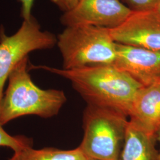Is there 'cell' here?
<instances>
[{
  "instance_id": "cell-19",
  "label": "cell",
  "mask_w": 160,
  "mask_h": 160,
  "mask_svg": "<svg viewBox=\"0 0 160 160\" xmlns=\"http://www.w3.org/2000/svg\"><path fill=\"white\" fill-rule=\"evenodd\" d=\"M88 160H94V159H92V158H90Z\"/></svg>"
},
{
  "instance_id": "cell-14",
  "label": "cell",
  "mask_w": 160,
  "mask_h": 160,
  "mask_svg": "<svg viewBox=\"0 0 160 160\" xmlns=\"http://www.w3.org/2000/svg\"><path fill=\"white\" fill-rule=\"evenodd\" d=\"M52 2L64 12L73 9L80 0H51Z\"/></svg>"
},
{
  "instance_id": "cell-3",
  "label": "cell",
  "mask_w": 160,
  "mask_h": 160,
  "mask_svg": "<svg viewBox=\"0 0 160 160\" xmlns=\"http://www.w3.org/2000/svg\"><path fill=\"white\" fill-rule=\"evenodd\" d=\"M58 46L65 69L113 65L117 43L109 29L91 26L66 27L58 35Z\"/></svg>"
},
{
  "instance_id": "cell-12",
  "label": "cell",
  "mask_w": 160,
  "mask_h": 160,
  "mask_svg": "<svg viewBox=\"0 0 160 160\" xmlns=\"http://www.w3.org/2000/svg\"><path fill=\"white\" fill-rule=\"evenodd\" d=\"M0 124V147L10 148L13 152L32 147L33 139L23 135L13 136L7 133Z\"/></svg>"
},
{
  "instance_id": "cell-15",
  "label": "cell",
  "mask_w": 160,
  "mask_h": 160,
  "mask_svg": "<svg viewBox=\"0 0 160 160\" xmlns=\"http://www.w3.org/2000/svg\"><path fill=\"white\" fill-rule=\"evenodd\" d=\"M22 4L21 16L23 20H28L32 17V9L33 6L34 0H18Z\"/></svg>"
},
{
  "instance_id": "cell-1",
  "label": "cell",
  "mask_w": 160,
  "mask_h": 160,
  "mask_svg": "<svg viewBox=\"0 0 160 160\" xmlns=\"http://www.w3.org/2000/svg\"><path fill=\"white\" fill-rule=\"evenodd\" d=\"M42 69L69 80L88 104L115 109L129 118L134 97L141 86L113 65L65 69L48 66H29Z\"/></svg>"
},
{
  "instance_id": "cell-8",
  "label": "cell",
  "mask_w": 160,
  "mask_h": 160,
  "mask_svg": "<svg viewBox=\"0 0 160 160\" xmlns=\"http://www.w3.org/2000/svg\"><path fill=\"white\" fill-rule=\"evenodd\" d=\"M113 65L141 86H148L160 78V52L117 43Z\"/></svg>"
},
{
  "instance_id": "cell-4",
  "label": "cell",
  "mask_w": 160,
  "mask_h": 160,
  "mask_svg": "<svg viewBox=\"0 0 160 160\" xmlns=\"http://www.w3.org/2000/svg\"><path fill=\"white\" fill-rule=\"evenodd\" d=\"M117 110L87 104L83 114L84 136L80 147L97 160H118L129 120Z\"/></svg>"
},
{
  "instance_id": "cell-6",
  "label": "cell",
  "mask_w": 160,
  "mask_h": 160,
  "mask_svg": "<svg viewBox=\"0 0 160 160\" xmlns=\"http://www.w3.org/2000/svg\"><path fill=\"white\" fill-rule=\"evenodd\" d=\"M133 11L120 0H80L61 18L66 27L91 26L113 29L124 23Z\"/></svg>"
},
{
  "instance_id": "cell-18",
  "label": "cell",
  "mask_w": 160,
  "mask_h": 160,
  "mask_svg": "<svg viewBox=\"0 0 160 160\" xmlns=\"http://www.w3.org/2000/svg\"><path fill=\"white\" fill-rule=\"evenodd\" d=\"M155 82H158V84H160V78H158V80H157Z\"/></svg>"
},
{
  "instance_id": "cell-16",
  "label": "cell",
  "mask_w": 160,
  "mask_h": 160,
  "mask_svg": "<svg viewBox=\"0 0 160 160\" xmlns=\"http://www.w3.org/2000/svg\"><path fill=\"white\" fill-rule=\"evenodd\" d=\"M154 14L155 17L157 18V19L160 21V1L158 5L155 7L154 11H152Z\"/></svg>"
},
{
  "instance_id": "cell-11",
  "label": "cell",
  "mask_w": 160,
  "mask_h": 160,
  "mask_svg": "<svg viewBox=\"0 0 160 160\" xmlns=\"http://www.w3.org/2000/svg\"><path fill=\"white\" fill-rule=\"evenodd\" d=\"M79 147L63 150L46 147L36 149L32 147L14 152L8 160H88Z\"/></svg>"
},
{
  "instance_id": "cell-5",
  "label": "cell",
  "mask_w": 160,
  "mask_h": 160,
  "mask_svg": "<svg viewBox=\"0 0 160 160\" xmlns=\"http://www.w3.org/2000/svg\"><path fill=\"white\" fill-rule=\"evenodd\" d=\"M57 43L55 36L42 31L33 16L23 23L16 33L6 35L0 29V101L4 87L12 71L30 52L52 48Z\"/></svg>"
},
{
  "instance_id": "cell-2",
  "label": "cell",
  "mask_w": 160,
  "mask_h": 160,
  "mask_svg": "<svg viewBox=\"0 0 160 160\" xmlns=\"http://www.w3.org/2000/svg\"><path fill=\"white\" fill-rule=\"evenodd\" d=\"M29 58H25L12 71L8 86L0 101V124L17 118L35 115L49 118L58 114L67 97L62 90H43L29 74Z\"/></svg>"
},
{
  "instance_id": "cell-17",
  "label": "cell",
  "mask_w": 160,
  "mask_h": 160,
  "mask_svg": "<svg viewBox=\"0 0 160 160\" xmlns=\"http://www.w3.org/2000/svg\"><path fill=\"white\" fill-rule=\"evenodd\" d=\"M157 141L160 143V149L158 150V155L157 160H160V131L158 132L157 133Z\"/></svg>"
},
{
  "instance_id": "cell-9",
  "label": "cell",
  "mask_w": 160,
  "mask_h": 160,
  "mask_svg": "<svg viewBox=\"0 0 160 160\" xmlns=\"http://www.w3.org/2000/svg\"><path fill=\"white\" fill-rule=\"evenodd\" d=\"M146 131L156 134L160 131V84L142 87L138 91L129 114Z\"/></svg>"
},
{
  "instance_id": "cell-7",
  "label": "cell",
  "mask_w": 160,
  "mask_h": 160,
  "mask_svg": "<svg viewBox=\"0 0 160 160\" xmlns=\"http://www.w3.org/2000/svg\"><path fill=\"white\" fill-rule=\"evenodd\" d=\"M109 30L116 43L160 52V21L153 12H133L124 23Z\"/></svg>"
},
{
  "instance_id": "cell-13",
  "label": "cell",
  "mask_w": 160,
  "mask_h": 160,
  "mask_svg": "<svg viewBox=\"0 0 160 160\" xmlns=\"http://www.w3.org/2000/svg\"><path fill=\"white\" fill-rule=\"evenodd\" d=\"M132 11L135 12H152L160 0H120Z\"/></svg>"
},
{
  "instance_id": "cell-10",
  "label": "cell",
  "mask_w": 160,
  "mask_h": 160,
  "mask_svg": "<svg viewBox=\"0 0 160 160\" xmlns=\"http://www.w3.org/2000/svg\"><path fill=\"white\" fill-rule=\"evenodd\" d=\"M157 135L146 131L129 119L118 160H157Z\"/></svg>"
}]
</instances>
